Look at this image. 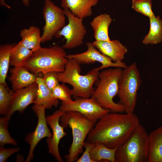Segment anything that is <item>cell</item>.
I'll list each match as a JSON object with an SVG mask.
<instances>
[{"instance_id":"cell-6","label":"cell","mask_w":162,"mask_h":162,"mask_svg":"<svg viewBox=\"0 0 162 162\" xmlns=\"http://www.w3.org/2000/svg\"><path fill=\"white\" fill-rule=\"evenodd\" d=\"M149 134L140 124L133 134L117 148L115 162H147L148 157Z\"/></svg>"},{"instance_id":"cell-17","label":"cell","mask_w":162,"mask_h":162,"mask_svg":"<svg viewBox=\"0 0 162 162\" xmlns=\"http://www.w3.org/2000/svg\"><path fill=\"white\" fill-rule=\"evenodd\" d=\"M63 10L68 9L75 16L84 19L92 14V7L98 4L99 0H61Z\"/></svg>"},{"instance_id":"cell-16","label":"cell","mask_w":162,"mask_h":162,"mask_svg":"<svg viewBox=\"0 0 162 162\" xmlns=\"http://www.w3.org/2000/svg\"><path fill=\"white\" fill-rule=\"evenodd\" d=\"M10 73L9 80L13 92L28 87L35 82L37 77L25 67H13L10 69Z\"/></svg>"},{"instance_id":"cell-18","label":"cell","mask_w":162,"mask_h":162,"mask_svg":"<svg viewBox=\"0 0 162 162\" xmlns=\"http://www.w3.org/2000/svg\"><path fill=\"white\" fill-rule=\"evenodd\" d=\"M112 20L110 15L101 14L94 17L90 22V26L94 31L95 40L109 41V28Z\"/></svg>"},{"instance_id":"cell-26","label":"cell","mask_w":162,"mask_h":162,"mask_svg":"<svg viewBox=\"0 0 162 162\" xmlns=\"http://www.w3.org/2000/svg\"><path fill=\"white\" fill-rule=\"evenodd\" d=\"M9 120L6 116L0 118V146H4L6 144L14 146L17 144L16 142L10 135L8 130Z\"/></svg>"},{"instance_id":"cell-25","label":"cell","mask_w":162,"mask_h":162,"mask_svg":"<svg viewBox=\"0 0 162 162\" xmlns=\"http://www.w3.org/2000/svg\"><path fill=\"white\" fill-rule=\"evenodd\" d=\"M16 44H5L0 46V84L4 85L9 88L6 79L10 65L11 51Z\"/></svg>"},{"instance_id":"cell-15","label":"cell","mask_w":162,"mask_h":162,"mask_svg":"<svg viewBox=\"0 0 162 162\" xmlns=\"http://www.w3.org/2000/svg\"><path fill=\"white\" fill-rule=\"evenodd\" d=\"M92 43L101 53L116 63H122L124 55L128 52L127 48L117 40L109 41L95 40Z\"/></svg>"},{"instance_id":"cell-14","label":"cell","mask_w":162,"mask_h":162,"mask_svg":"<svg viewBox=\"0 0 162 162\" xmlns=\"http://www.w3.org/2000/svg\"><path fill=\"white\" fill-rule=\"evenodd\" d=\"M38 89V85L35 82L28 87L14 92L8 112L5 116L10 119L15 112H23L29 105L34 104Z\"/></svg>"},{"instance_id":"cell-3","label":"cell","mask_w":162,"mask_h":162,"mask_svg":"<svg viewBox=\"0 0 162 162\" xmlns=\"http://www.w3.org/2000/svg\"><path fill=\"white\" fill-rule=\"evenodd\" d=\"M122 70L119 67L104 70L100 72L95 82L96 88L91 97L100 106L109 110L110 112L122 113L125 111L122 105L115 102L113 100L117 94Z\"/></svg>"},{"instance_id":"cell-31","label":"cell","mask_w":162,"mask_h":162,"mask_svg":"<svg viewBox=\"0 0 162 162\" xmlns=\"http://www.w3.org/2000/svg\"><path fill=\"white\" fill-rule=\"evenodd\" d=\"M94 144L85 141L84 144L85 150L81 156L78 158L76 162H94L91 158L90 151Z\"/></svg>"},{"instance_id":"cell-8","label":"cell","mask_w":162,"mask_h":162,"mask_svg":"<svg viewBox=\"0 0 162 162\" xmlns=\"http://www.w3.org/2000/svg\"><path fill=\"white\" fill-rule=\"evenodd\" d=\"M45 21L41 35V43L58 38L59 32L65 25L66 16L64 10L56 5L50 0H45L42 10Z\"/></svg>"},{"instance_id":"cell-13","label":"cell","mask_w":162,"mask_h":162,"mask_svg":"<svg viewBox=\"0 0 162 162\" xmlns=\"http://www.w3.org/2000/svg\"><path fill=\"white\" fill-rule=\"evenodd\" d=\"M64 112L56 110L51 115L46 117L47 122L51 128L52 136L47 138L46 142L49 153L59 162H63L59 150L58 145L61 139L65 136L67 133L64 131V128L59 123L61 117Z\"/></svg>"},{"instance_id":"cell-2","label":"cell","mask_w":162,"mask_h":162,"mask_svg":"<svg viewBox=\"0 0 162 162\" xmlns=\"http://www.w3.org/2000/svg\"><path fill=\"white\" fill-rule=\"evenodd\" d=\"M80 64L76 60L69 58L64 71L57 73L60 82L68 83L72 87V96L74 99L91 97L95 90L94 84L98 80L100 72L95 68L82 75L80 74Z\"/></svg>"},{"instance_id":"cell-22","label":"cell","mask_w":162,"mask_h":162,"mask_svg":"<svg viewBox=\"0 0 162 162\" xmlns=\"http://www.w3.org/2000/svg\"><path fill=\"white\" fill-rule=\"evenodd\" d=\"M150 28L142 40L145 45L157 44L162 41V20L159 16L149 18Z\"/></svg>"},{"instance_id":"cell-29","label":"cell","mask_w":162,"mask_h":162,"mask_svg":"<svg viewBox=\"0 0 162 162\" xmlns=\"http://www.w3.org/2000/svg\"><path fill=\"white\" fill-rule=\"evenodd\" d=\"M54 97L62 102H69L73 100L71 98L72 92L64 83L59 84L52 91Z\"/></svg>"},{"instance_id":"cell-5","label":"cell","mask_w":162,"mask_h":162,"mask_svg":"<svg viewBox=\"0 0 162 162\" xmlns=\"http://www.w3.org/2000/svg\"><path fill=\"white\" fill-rule=\"evenodd\" d=\"M67 55L65 49L58 45L41 47L33 52L25 67L37 75L51 72H62L68 60Z\"/></svg>"},{"instance_id":"cell-33","label":"cell","mask_w":162,"mask_h":162,"mask_svg":"<svg viewBox=\"0 0 162 162\" xmlns=\"http://www.w3.org/2000/svg\"><path fill=\"white\" fill-rule=\"evenodd\" d=\"M23 4L26 6H28L29 4V0H22ZM0 4L2 6L10 8V7L7 5L4 2V0H0Z\"/></svg>"},{"instance_id":"cell-12","label":"cell","mask_w":162,"mask_h":162,"mask_svg":"<svg viewBox=\"0 0 162 162\" xmlns=\"http://www.w3.org/2000/svg\"><path fill=\"white\" fill-rule=\"evenodd\" d=\"M87 50L85 52L77 54L67 55L66 57L73 58L76 60L80 64H89L96 62L101 63V65L97 69H101L110 67H119L122 69L127 66L124 62L117 63L113 62L109 57L101 53L93 45L92 42H87L86 43Z\"/></svg>"},{"instance_id":"cell-4","label":"cell","mask_w":162,"mask_h":162,"mask_svg":"<svg viewBox=\"0 0 162 162\" xmlns=\"http://www.w3.org/2000/svg\"><path fill=\"white\" fill-rule=\"evenodd\" d=\"M60 124L64 128L68 126L72 130L73 140L65 156L67 162H74L83 152L85 140L95 123L89 120L82 114L76 112H64L60 119Z\"/></svg>"},{"instance_id":"cell-7","label":"cell","mask_w":162,"mask_h":162,"mask_svg":"<svg viewBox=\"0 0 162 162\" xmlns=\"http://www.w3.org/2000/svg\"><path fill=\"white\" fill-rule=\"evenodd\" d=\"M141 79L136 63L134 62L122 69L118 82L117 95L118 103L124 107L125 113H134L137 101L138 91Z\"/></svg>"},{"instance_id":"cell-24","label":"cell","mask_w":162,"mask_h":162,"mask_svg":"<svg viewBox=\"0 0 162 162\" xmlns=\"http://www.w3.org/2000/svg\"><path fill=\"white\" fill-rule=\"evenodd\" d=\"M117 148L111 149L100 143L94 144L90 151L91 159L94 162H115V154Z\"/></svg>"},{"instance_id":"cell-23","label":"cell","mask_w":162,"mask_h":162,"mask_svg":"<svg viewBox=\"0 0 162 162\" xmlns=\"http://www.w3.org/2000/svg\"><path fill=\"white\" fill-rule=\"evenodd\" d=\"M33 52L23 46L20 41L16 44L11 51L10 65L13 67H25Z\"/></svg>"},{"instance_id":"cell-1","label":"cell","mask_w":162,"mask_h":162,"mask_svg":"<svg viewBox=\"0 0 162 162\" xmlns=\"http://www.w3.org/2000/svg\"><path fill=\"white\" fill-rule=\"evenodd\" d=\"M140 124L139 118L134 112H110L95 123L86 141L100 143L111 149L118 148L128 139Z\"/></svg>"},{"instance_id":"cell-11","label":"cell","mask_w":162,"mask_h":162,"mask_svg":"<svg viewBox=\"0 0 162 162\" xmlns=\"http://www.w3.org/2000/svg\"><path fill=\"white\" fill-rule=\"evenodd\" d=\"M32 109L38 119L37 124L34 130L27 135L25 141L30 145L28 153L25 162H29L34 158V151L37 145L42 138H51L52 134L47 125L45 115V106L34 104Z\"/></svg>"},{"instance_id":"cell-32","label":"cell","mask_w":162,"mask_h":162,"mask_svg":"<svg viewBox=\"0 0 162 162\" xmlns=\"http://www.w3.org/2000/svg\"><path fill=\"white\" fill-rule=\"evenodd\" d=\"M19 148H5L3 146H0V162H6L8 158L14 153L18 152Z\"/></svg>"},{"instance_id":"cell-28","label":"cell","mask_w":162,"mask_h":162,"mask_svg":"<svg viewBox=\"0 0 162 162\" xmlns=\"http://www.w3.org/2000/svg\"><path fill=\"white\" fill-rule=\"evenodd\" d=\"M132 8L149 18L155 16L152 10V0H132Z\"/></svg>"},{"instance_id":"cell-20","label":"cell","mask_w":162,"mask_h":162,"mask_svg":"<svg viewBox=\"0 0 162 162\" xmlns=\"http://www.w3.org/2000/svg\"><path fill=\"white\" fill-rule=\"evenodd\" d=\"M35 82L38 85V89L34 104L44 106L46 109L57 106L59 103L58 100L54 97L52 91L46 85L43 78L37 76Z\"/></svg>"},{"instance_id":"cell-9","label":"cell","mask_w":162,"mask_h":162,"mask_svg":"<svg viewBox=\"0 0 162 162\" xmlns=\"http://www.w3.org/2000/svg\"><path fill=\"white\" fill-rule=\"evenodd\" d=\"M68 23L59 33L58 38L64 37L66 42L63 45L64 49L74 48L82 45L87 33L83 19L75 16L69 10H64Z\"/></svg>"},{"instance_id":"cell-21","label":"cell","mask_w":162,"mask_h":162,"mask_svg":"<svg viewBox=\"0 0 162 162\" xmlns=\"http://www.w3.org/2000/svg\"><path fill=\"white\" fill-rule=\"evenodd\" d=\"M22 44L33 52L41 47V35L39 28L34 26H31L28 28H24L20 32Z\"/></svg>"},{"instance_id":"cell-10","label":"cell","mask_w":162,"mask_h":162,"mask_svg":"<svg viewBox=\"0 0 162 162\" xmlns=\"http://www.w3.org/2000/svg\"><path fill=\"white\" fill-rule=\"evenodd\" d=\"M60 110L64 112H79L91 121L96 123L104 115L110 112L100 106L92 97L78 98L69 102H62Z\"/></svg>"},{"instance_id":"cell-30","label":"cell","mask_w":162,"mask_h":162,"mask_svg":"<svg viewBox=\"0 0 162 162\" xmlns=\"http://www.w3.org/2000/svg\"><path fill=\"white\" fill-rule=\"evenodd\" d=\"M43 74L42 77L46 86L52 91L60 82L57 76V73L49 72Z\"/></svg>"},{"instance_id":"cell-27","label":"cell","mask_w":162,"mask_h":162,"mask_svg":"<svg viewBox=\"0 0 162 162\" xmlns=\"http://www.w3.org/2000/svg\"><path fill=\"white\" fill-rule=\"evenodd\" d=\"M13 92L0 84V114L6 116L8 112Z\"/></svg>"},{"instance_id":"cell-19","label":"cell","mask_w":162,"mask_h":162,"mask_svg":"<svg viewBox=\"0 0 162 162\" xmlns=\"http://www.w3.org/2000/svg\"><path fill=\"white\" fill-rule=\"evenodd\" d=\"M147 162H162V126L149 134Z\"/></svg>"}]
</instances>
